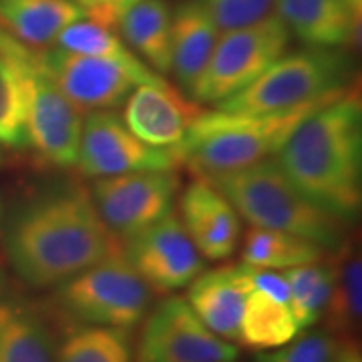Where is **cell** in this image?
I'll return each instance as SVG.
<instances>
[{
    "mask_svg": "<svg viewBox=\"0 0 362 362\" xmlns=\"http://www.w3.org/2000/svg\"><path fill=\"white\" fill-rule=\"evenodd\" d=\"M83 18L73 0H0V25L33 49L57 42L66 26Z\"/></svg>",
    "mask_w": 362,
    "mask_h": 362,
    "instance_id": "ffe728a7",
    "label": "cell"
},
{
    "mask_svg": "<svg viewBox=\"0 0 362 362\" xmlns=\"http://www.w3.org/2000/svg\"><path fill=\"white\" fill-rule=\"evenodd\" d=\"M344 90H334L322 99L276 113L204 111L192 123L183 141L173 147V153L177 163H187L199 175L250 168L276 156L306 117L334 101Z\"/></svg>",
    "mask_w": 362,
    "mask_h": 362,
    "instance_id": "3957f363",
    "label": "cell"
},
{
    "mask_svg": "<svg viewBox=\"0 0 362 362\" xmlns=\"http://www.w3.org/2000/svg\"><path fill=\"white\" fill-rule=\"evenodd\" d=\"M25 83V145L45 163L77 165L83 115L47 73L40 49H30L26 57Z\"/></svg>",
    "mask_w": 362,
    "mask_h": 362,
    "instance_id": "ba28073f",
    "label": "cell"
},
{
    "mask_svg": "<svg viewBox=\"0 0 362 362\" xmlns=\"http://www.w3.org/2000/svg\"><path fill=\"white\" fill-rule=\"evenodd\" d=\"M57 338L26 298L0 292V362H54Z\"/></svg>",
    "mask_w": 362,
    "mask_h": 362,
    "instance_id": "ac0fdd59",
    "label": "cell"
},
{
    "mask_svg": "<svg viewBox=\"0 0 362 362\" xmlns=\"http://www.w3.org/2000/svg\"><path fill=\"white\" fill-rule=\"evenodd\" d=\"M286 282L290 288L288 306L296 320L298 328H310L322 318L328 298L334 282V266L314 262L298 268H288L284 272Z\"/></svg>",
    "mask_w": 362,
    "mask_h": 362,
    "instance_id": "83f0119b",
    "label": "cell"
},
{
    "mask_svg": "<svg viewBox=\"0 0 362 362\" xmlns=\"http://www.w3.org/2000/svg\"><path fill=\"white\" fill-rule=\"evenodd\" d=\"M238 349L214 334L183 298L159 302L143 324L135 362H235Z\"/></svg>",
    "mask_w": 362,
    "mask_h": 362,
    "instance_id": "9c48e42d",
    "label": "cell"
},
{
    "mask_svg": "<svg viewBox=\"0 0 362 362\" xmlns=\"http://www.w3.org/2000/svg\"><path fill=\"white\" fill-rule=\"evenodd\" d=\"M42 65L78 111L115 109L127 101L133 87L143 85L141 78L115 61L90 57L65 49H40Z\"/></svg>",
    "mask_w": 362,
    "mask_h": 362,
    "instance_id": "4fadbf2b",
    "label": "cell"
},
{
    "mask_svg": "<svg viewBox=\"0 0 362 362\" xmlns=\"http://www.w3.org/2000/svg\"><path fill=\"white\" fill-rule=\"evenodd\" d=\"M349 59L338 49L308 47L282 54L258 78L216 107L230 113H276L344 89Z\"/></svg>",
    "mask_w": 362,
    "mask_h": 362,
    "instance_id": "8992f818",
    "label": "cell"
},
{
    "mask_svg": "<svg viewBox=\"0 0 362 362\" xmlns=\"http://www.w3.org/2000/svg\"><path fill=\"white\" fill-rule=\"evenodd\" d=\"M290 33L308 47L340 49L358 40L361 16L346 0H272Z\"/></svg>",
    "mask_w": 362,
    "mask_h": 362,
    "instance_id": "e0dca14e",
    "label": "cell"
},
{
    "mask_svg": "<svg viewBox=\"0 0 362 362\" xmlns=\"http://www.w3.org/2000/svg\"><path fill=\"white\" fill-rule=\"evenodd\" d=\"M180 220L202 258L226 259L240 246L242 221L238 211L202 175L181 195Z\"/></svg>",
    "mask_w": 362,
    "mask_h": 362,
    "instance_id": "9a60e30c",
    "label": "cell"
},
{
    "mask_svg": "<svg viewBox=\"0 0 362 362\" xmlns=\"http://www.w3.org/2000/svg\"><path fill=\"white\" fill-rule=\"evenodd\" d=\"M220 28L199 0H185L171 14V71L189 95L220 39Z\"/></svg>",
    "mask_w": 362,
    "mask_h": 362,
    "instance_id": "d6986e66",
    "label": "cell"
},
{
    "mask_svg": "<svg viewBox=\"0 0 362 362\" xmlns=\"http://www.w3.org/2000/svg\"><path fill=\"white\" fill-rule=\"evenodd\" d=\"M334 266V282L328 298L322 320L326 332L338 342H354L361 328V296H362V264L361 252L346 240L338 247Z\"/></svg>",
    "mask_w": 362,
    "mask_h": 362,
    "instance_id": "7402d4cb",
    "label": "cell"
},
{
    "mask_svg": "<svg viewBox=\"0 0 362 362\" xmlns=\"http://www.w3.org/2000/svg\"><path fill=\"white\" fill-rule=\"evenodd\" d=\"M220 33L254 25L272 14V0H199Z\"/></svg>",
    "mask_w": 362,
    "mask_h": 362,
    "instance_id": "f546056e",
    "label": "cell"
},
{
    "mask_svg": "<svg viewBox=\"0 0 362 362\" xmlns=\"http://www.w3.org/2000/svg\"><path fill=\"white\" fill-rule=\"evenodd\" d=\"M324 258V247L292 233L252 226L244 235L242 262L258 270H288Z\"/></svg>",
    "mask_w": 362,
    "mask_h": 362,
    "instance_id": "d4e9b609",
    "label": "cell"
},
{
    "mask_svg": "<svg viewBox=\"0 0 362 362\" xmlns=\"http://www.w3.org/2000/svg\"><path fill=\"white\" fill-rule=\"evenodd\" d=\"M73 2L85 13L87 21L113 28L119 25L123 14L141 0H73Z\"/></svg>",
    "mask_w": 362,
    "mask_h": 362,
    "instance_id": "4dcf8cb0",
    "label": "cell"
},
{
    "mask_svg": "<svg viewBox=\"0 0 362 362\" xmlns=\"http://www.w3.org/2000/svg\"><path fill=\"white\" fill-rule=\"evenodd\" d=\"M78 169L89 177H111L131 171H168L177 165L173 149L153 147L135 137L123 119L105 109L83 121Z\"/></svg>",
    "mask_w": 362,
    "mask_h": 362,
    "instance_id": "7c38bea8",
    "label": "cell"
},
{
    "mask_svg": "<svg viewBox=\"0 0 362 362\" xmlns=\"http://www.w3.org/2000/svg\"><path fill=\"white\" fill-rule=\"evenodd\" d=\"M298 324L286 302L252 290L240 324V342L250 349L270 350L286 346L298 334Z\"/></svg>",
    "mask_w": 362,
    "mask_h": 362,
    "instance_id": "484cf974",
    "label": "cell"
},
{
    "mask_svg": "<svg viewBox=\"0 0 362 362\" xmlns=\"http://www.w3.org/2000/svg\"><path fill=\"white\" fill-rule=\"evenodd\" d=\"M346 4L350 6L352 13H356L361 16V8H362V0H346Z\"/></svg>",
    "mask_w": 362,
    "mask_h": 362,
    "instance_id": "d6a6232c",
    "label": "cell"
},
{
    "mask_svg": "<svg viewBox=\"0 0 362 362\" xmlns=\"http://www.w3.org/2000/svg\"><path fill=\"white\" fill-rule=\"evenodd\" d=\"M151 296V288L115 250L57 286L52 306L71 326L131 330L145 318Z\"/></svg>",
    "mask_w": 362,
    "mask_h": 362,
    "instance_id": "5b68a950",
    "label": "cell"
},
{
    "mask_svg": "<svg viewBox=\"0 0 362 362\" xmlns=\"http://www.w3.org/2000/svg\"><path fill=\"white\" fill-rule=\"evenodd\" d=\"M288 180L316 206L354 220L362 204V107L344 90L306 117L274 156Z\"/></svg>",
    "mask_w": 362,
    "mask_h": 362,
    "instance_id": "7a4b0ae2",
    "label": "cell"
},
{
    "mask_svg": "<svg viewBox=\"0 0 362 362\" xmlns=\"http://www.w3.org/2000/svg\"><path fill=\"white\" fill-rule=\"evenodd\" d=\"M54 362H133L129 330L107 326H71Z\"/></svg>",
    "mask_w": 362,
    "mask_h": 362,
    "instance_id": "4316f807",
    "label": "cell"
},
{
    "mask_svg": "<svg viewBox=\"0 0 362 362\" xmlns=\"http://www.w3.org/2000/svg\"><path fill=\"white\" fill-rule=\"evenodd\" d=\"M30 49L0 25V143L8 147H25V63Z\"/></svg>",
    "mask_w": 362,
    "mask_h": 362,
    "instance_id": "44dd1931",
    "label": "cell"
},
{
    "mask_svg": "<svg viewBox=\"0 0 362 362\" xmlns=\"http://www.w3.org/2000/svg\"><path fill=\"white\" fill-rule=\"evenodd\" d=\"M202 177H206L250 226L292 233L332 252L349 240L346 221L308 199L286 177L274 157L238 171Z\"/></svg>",
    "mask_w": 362,
    "mask_h": 362,
    "instance_id": "277c9868",
    "label": "cell"
},
{
    "mask_svg": "<svg viewBox=\"0 0 362 362\" xmlns=\"http://www.w3.org/2000/svg\"><path fill=\"white\" fill-rule=\"evenodd\" d=\"M107 230L125 240L173 209L180 177L168 171H131L97 177L89 189Z\"/></svg>",
    "mask_w": 362,
    "mask_h": 362,
    "instance_id": "30bf717a",
    "label": "cell"
},
{
    "mask_svg": "<svg viewBox=\"0 0 362 362\" xmlns=\"http://www.w3.org/2000/svg\"><path fill=\"white\" fill-rule=\"evenodd\" d=\"M171 14L165 0H141L117 25L133 52L161 75L171 71Z\"/></svg>",
    "mask_w": 362,
    "mask_h": 362,
    "instance_id": "603a6c76",
    "label": "cell"
},
{
    "mask_svg": "<svg viewBox=\"0 0 362 362\" xmlns=\"http://www.w3.org/2000/svg\"><path fill=\"white\" fill-rule=\"evenodd\" d=\"M57 47L71 52H81V54H90V57H101V59L115 61L125 69H129L131 73H135L141 78L143 85L165 83L163 75H157L151 66L145 65L141 59L125 45V40L117 37L113 28L97 25L93 21H87V18L66 26L57 39Z\"/></svg>",
    "mask_w": 362,
    "mask_h": 362,
    "instance_id": "cb8c5ba5",
    "label": "cell"
},
{
    "mask_svg": "<svg viewBox=\"0 0 362 362\" xmlns=\"http://www.w3.org/2000/svg\"><path fill=\"white\" fill-rule=\"evenodd\" d=\"M202 113V107L187 101L165 81L161 85H137L127 97L121 119L143 143L173 149Z\"/></svg>",
    "mask_w": 362,
    "mask_h": 362,
    "instance_id": "5bb4252c",
    "label": "cell"
},
{
    "mask_svg": "<svg viewBox=\"0 0 362 362\" xmlns=\"http://www.w3.org/2000/svg\"><path fill=\"white\" fill-rule=\"evenodd\" d=\"M119 250L90 192L57 183L26 202L6 230V254L14 272L33 288L59 286Z\"/></svg>",
    "mask_w": 362,
    "mask_h": 362,
    "instance_id": "6da1fadb",
    "label": "cell"
},
{
    "mask_svg": "<svg viewBox=\"0 0 362 362\" xmlns=\"http://www.w3.org/2000/svg\"><path fill=\"white\" fill-rule=\"evenodd\" d=\"M185 302L207 328L223 340H240V324L252 292V268L232 264L197 274Z\"/></svg>",
    "mask_w": 362,
    "mask_h": 362,
    "instance_id": "2e32d148",
    "label": "cell"
},
{
    "mask_svg": "<svg viewBox=\"0 0 362 362\" xmlns=\"http://www.w3.org/2000/svg\"><path fill=\"white\" fill-rule=\"evenodd\" d=\"M288 42L290 30L276 13L254 25L221 33L189 97L197 103H220L232 97L278 61Z\"/></svg>",
    "mask_w": 362,
    "mask_h": 362,
    "instance_id": "52a82bcc",
    "label": "cell"
},
{
    "mask_svg": "<svg viewBox=\"0 0 362 362\" xmlns=\"http://www.w3.org/2000/svg\"><path fill=\"white\" fill-rule=\"evenodd\" d=\"M119 250L143 282L157 294L185 288L204 270V258L175 209L139 233L125 238Z\"/></svg>",
    "mask_w": 362,
    "mask_h": 362,
    "instance_id": "8fae6325",
    "label": "cell"
},
{
    "mask_svg": "<svg viewBox=\"0 0 362 362\" xmlns=\"http://www.w3.org/2000/svg\"><path fill=\"white\" fill-rule=\"evenodd\" d=\"M340 342L326 330L306 332L296 340L288 342V346L272 354H262L252 362H337Z\"/></svg>",
    "mask_w": 362,
    "mask_h": 362,
    "instance_id": "f1b7e54d",
    "label": "cell"
},
{
    "mask_svg": "<svg viewBox=\"0 0 362 362\" xmlns=\"http://www.w3.org/2000/svg\"><path fill=\"white\" fill-rule=\"evenodd\" d=\"M252 290H259L274 300H280L286 304L290 300V288H288L284 274H276L274 270L252 268Z\"/></svg>",
    "mask_w": 362,
    "mask_h": 362,
    "instance_id": "1f68e13d",
    "label": "cell"
}]
</instances>
